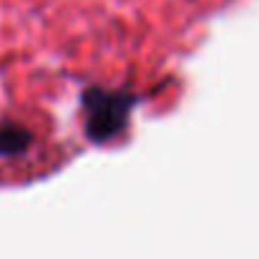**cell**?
<instances>
[{
	"label": "cell",
	"mask_w": 259,
	"mask_h": 259,
	"mask_svg": "<svg viewBox=\"0 0 259 259\" xmlns=\"http://www.w3.org/2000/svg\"><path fill=\"white\" fill-rule=\"evenodd\" d=\"M28 144V131L20 126H0V154H15Z\"/></svg>",
	"instance_id": "6da1fadb"
}]
</instances>
